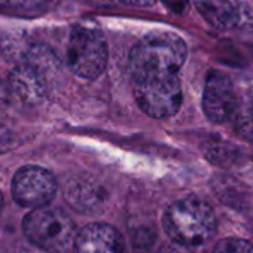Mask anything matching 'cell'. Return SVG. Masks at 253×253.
<instances>
[{
	"mask_svg": "<svg viewBox=\"0 0 253 253\" xmlns=\"http://www.w3.org/2000/svg\"><path fill=\"white\" fill-rule=\"evenodd\" d=\"M163 226L171 241L197 249L216 234L217 220L207 201L189 195L167 207L163 216Z\"/></svg>",
	"mask_w": 253,
	"mask_h": 253,
	"instance_id": "cell-1",
	"label": "cell"
},
{
	"mask_svg": "<svg viewBox=\"0 0 253 253\" xmlns=\"http://www.w3.org/2000/svg\"><path fill=\"white\" fill-rule=\"evenodd\" d=\"M188 49L180 36L171 32H152L130 52L133 78L155 73H177L186 61Z\"/></svg>",
	"mask_w": 253,
	"mask_h": 253,
	"instance_id": "cell-2",
	"label": "cell"
},
{
	"mask_svg": "<svg viewBox=\"0 0 253 253\" xmlns=\"http://www.w3.org/2000/svg\"><path fill=\"white\" fill-rule=\"evenodd\" d=\"M23 232L46 253H69L78 234L75 222L64 210L46 206L33 209L24 217Z\"/></svg>",
	"mask_w": 253,
	"mask_h": 253,
	"instance_id": "cell-3",
	"label": "cell"
},
{
	"mask_svg": "<svg viewBox=\"0 0 253 253\" xmlns=\"http://www.w3.org/2000/svg\"><path fill=\"white\" fill-rule=\"evenodd\" d=\"M133 79L136 101L146 115L166 119L177 113L183 98L177 73H155Z\"/></svg>",
	"mask_w": 253,
	"mask_h": 253,
	"instance_id": "cell-4",
	"label": "cell"
},
{
	"mask_svg": "<svg viewBox=\"0 0 253 253\" xmlns=\"http://www.w3.org/2000/svg\"><path fill=\"white\" fill-rule=\"evenodd\" d=\"M107 45L97 27L76 26L67 45V64L84 79H97L107 66Z\"/></svg>",
	"mask_w": 253,
	"mask_h": 253,
	"instance_id": "cell-5",
	"label": "cell"
},
{
	"mask_svg": "<svg viewBox=\"0 0 253 253\" xmlns=\"http://www.w3.org/2000/svg\"><path fill=\"white\" fill-rule=\"evenodd\" d=\"M57 194L54 174L38 166L21 167L12 179V197L17 204L27 209L48 206Z\"/></svg>",
	"mask_w": 253,
	"mask_h": 253,
	"instance_id": "cell-6",
	"label": "cell"
},
{
	"mask_svg": "<svg viewBox=\"0 0 253 253\" xmlns=\"http://www.w3.org/2000/svg\"><path fill=\"white\" fill-rule=\"evenodd\" d=\"M203 18L217 30L244 29L253 24L250 0H194Z\"/></svg>",
	"mask_w": 253,
	"mask_h": 253,
	"instance_id": "cell-7",
	"label": "cell"
},
{
	"mask_svg": "<svg viewBox=\"0 0 253 253\" xmlns=\"http://www.w3.org/2000/svg\"><path fill=\"white\" fill-rule=\"evenodd\" d=\"M203 110L216 124L229 121L235 113L237 98L234 85L225 73L213 70L207 75L203 92Z\"/></svg>",
	"mask_w": 253,
	"mask_h": 253,
	"instance_id": "cell-8",
	"label": "cell"
},
{
	"mask_svg": "<svg viewBox=\"0 0 253 253\" xmlns=\"http://www.w3.org/2000/svg\"><path fill=\"white\" fill-rule=\"evenodd\" d=\"M73 253H128V247L116 228L94 222L76 234Z\"/></svg>",
	"mask_w": 253,
	"mask_h": 253,
	"instance_id": "cell-9",
	"label": "cell"
},
{
	"mask_svg": "<svg viewBox=\"0 0 253 253\" xmlns=\"http://www.w3.org/2000/svg\"><path fill=\"white\" fill-rule=\"evenodd\" d=\"M49 84L51 82L43 73L24 60L17 64L9 75V86L12 92L26 104L41 103L48 94Z\"/></svg>",
	"mask_w": 253,
	"mask_h": 253,
	"instance_id": "cell-10",
	"label": "cell"
},
{
	"mask_svg": "<svg viewBox=\"0 0 253 253\" xmlns=\"http://www.w3.org/2000/svg\"><path fill=\"white\" fill-rule=\"evenodd\" d=\"M24 61L36 67L41 73H43L49 82H52L61 73V64L54 51L45 45H33L26 51Z\"/></svg>",
	"mask_w": 253,
	"mask_h": 253,
	"instance_id": "cell-11",
	"label": "cell"
},
{
	"mask_svg": "<svg viewBox=\"0 0 253 253\" xmlns=\"http://www.w3.org/2000/svg\"><path fill=\"white\" fill-rule=\"evenodd\" d=\"M67 201L72 207L78 209L79 211H88L89 209H94L98 203L97 189L86 185V183H76L72 185L67 189Z\"/></svg>",
	"mask_w": 253,
	"mask_h": 253,
	"instance_id": "cell-12",
	"label": "cell"
},
{
	"mask_svg": "<svg viewBox=\"0 0 253 253\" xmlns=\"http://www.w3.org/2000/svg\"><path fill=\"white\" fill-rule=\"evenodd\" d=\"M48 3L49 0H0V11L9 15L30 17L43 12Z\"/></svg>",
	"mask_w": 253,
	"mask_h": 253,
	"instance_id": "cell-13",
	"label": "cell"
},
{
	"mask_svg": "<svg viewBox=\"0 0 253 253\" xmlns=\"http://www.w3.org/2000/svg\"><path fill=\"white\" fill-rule=\"evenodd\" d=\"M204 154L209 161L220 167H231L240 158V152L231 143H226V142L209 143L206 146Z\"/></svg>",
	"mask_w": 253,
	"mask_h": 253,
	"instance_id": "cell-14",
	"label": "cell"
},
{
	"mask_svg": "<svg viewBox=\"0 0 253 253\" xmlns=\"http://www.w3.org/2000/svg\"><path fill=\"white\" fill-rule=\"evenodd\" d=\"M213 253H253V244L243 238L229 237L220 240L214 246Z\"/></svg>",
	"mask_w": 253,
	"mask_h": 253,
	"instance_id": "cell-15",
	"label": "cell"
},
{
	"mask_svg": "<svg viewBox=\"0 0 253 253\" xmlns=\"http://www.w3.org/2000/svg\"><path fill=\"white\" fill-rule=\"evenodd\" d=\"M158 253H197V252H195V247H189V246L171 241V243L164 244Z\"/></svg>",
	"mask_w": 253,
	"mask_h": 253,
	"instance_id": "cell-16",
	"label": "cell"
},
{
	"mask_svg": "<svg viewBox=\"0 0 253 253\" xmlns=\"http://www.w3.org/2000/svg\"><path fill=\"white\" fill-rule=\"evenodd\" d=\"M161 2L174 14H185L189 8V0H161Z\"/></svg>",
	"mask_w": 253,
	"mask_h": 253,
	"instance_id": "cell-17",
	"label": "cell"
},
{
	"mask_svg": "<svg viewBox=\"0 0 253 253\" xmlns=\"http://www.w3.org/2000/svg\"><path fill=\"white\" fill-rule=\"evenodd\" d=\"M157 0H119V5H128V6H137V8H146L152 6Z\"/></svg>",
	"mask_w": 253,
	"mask_h": 253,
	"instance_id": "cell-18",
	"label": "cell"
},
{
	"mask_svg": "<svg viewBox=\"0 0 253 253\" xmlns=\"http://www.w3.org/2000/svg\"><path fill=\"white\" fill-rule=\"evenodd\" d=\"M92 2L98 5H113V3L119 5V0H92Z\"/></svg>",
	"mask_w": 253,
	"mask_h": 253,
	"instance_id": "cell-19",
	"label": "cell"
},
{
	"mask_svg": "<svg viewBox=\"0 0 253 253\" xmlns=\"http://www.w3.org/2000/svg\"><path fill=\"white\" fill-rule=\"evenodd\" d=\"M2 206H3V195L0 192V210H2Z\"/></svg>",
	"mask_w": 253,
	"mask_h": 253,
	"instance_id": "cell-20",
	"label": "cell"
},
{
	"mask_svg": "<svg viewBox=\"0 0 253 253\" xmlns=\"http://www.w3.org/2000/svg\"><path fill=\"white\" fill-rule=\"evenodd\" d=\"M2 89H3L2 88V82H0V97H2Z\"/></svg>",
	"mask_w": 253,
	"mask_h": 253,
	"instance_id": "cell-21",
	"label": "cell"
},
{
	"mask_svg": "<svg viewBox=\"0 0 253 253\" xmlns=\"http://www.w3.org/2000/svg\"><path fill=\"white\" fill-rule=\"evenodd\" d=\"M252 118H253V104H252Z\"/></svg>",
	"mask_w": 253,
	"mask_h": 253,
	"instance_id": "cell-22",
	"label": "cell"
}]
</instances>
